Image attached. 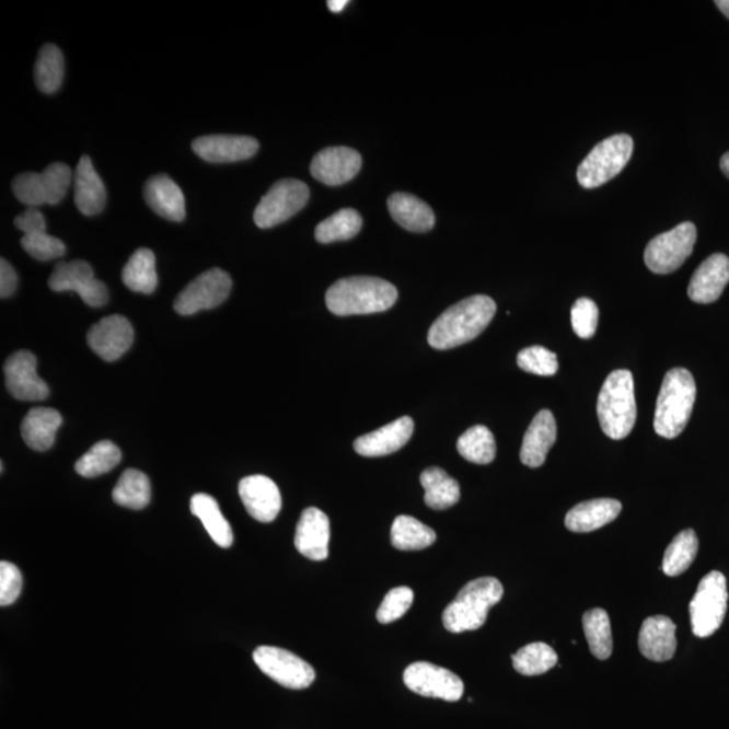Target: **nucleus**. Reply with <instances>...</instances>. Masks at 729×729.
Returning a JSON list of instances; mask_svg holds the SVG:
<instances>
[{
	"instance_id": "obj_24",
	"label": "nucleus",
	"mask_w": 729,
	"mask_h": 729,
	"mask_svg": "<svg viewBox=\"0 0 729 729\" xmlns=\"http://www.w3.org/2000/svg\"><path fill=\"white\" fill-rule=\"evenodd\" d=\"M555 441H557V424L554 415L552 410L542 409L526 428L520 450V461L529 467L542 466Z\"/></svg>"
},
{
	"instance_id": "obj_1",
	"label": "nucleus",
	"mask_w": 729,
	"mask_h": 729,
	"mask_svg": "<svg viewBox=\"0 0 729 729\" xmlns=\"http://www.w3.org/2000/svg\"><path fill=\"white\" fill-rule=\"evenodd\" d=\"M496 314L494 299L476 294L445 310L428 332L433 349L448 350L471 343L484 332Z\"/></svg>"
},
{
	"instance_id": "obj_18",
	"label": "nucleus",
	"mask_w": 729,
	"mask_h": 729,
	"mask_svg": "<svg viewBox=\"0 0 729 729\" xmlns=\"http://www.w3.org/2000/svg\"><path fill=\"white\" fill-rule=\"evenodd\" d=\"M14 224L25 233L21 240L22 247L38 262H50L66 254L63 242L46 233L45 217L38 208L28 207L15 218Z\"/></svg>"
},
{
	"instance_id": "obj_34",
	"label": "nucleus",
	"mask_w": 729,
	"mask_h": 729,
	"mask_svg": "<svg viewBox=\"0 0 729 729\" xmlns=\"http://www.w3.org/2000/svg\"><path fill=\"white\" fill-rule=\"evenodd\" d=\"M436 541V531L407 514L397 517L392 524V545L402 552H418V549L430 547Z\"/></svg>"
},
{
	"instance_id": "obj_36",
	"label": "nucleus",
	"mask_w": 729,
	"mask_h": 729,
	"mask_svg": "<svg viewBox=\"0 0 729 729\" xmlns=\"http://www.w3.org/2000/svg\"><path fill=\"white\" fill-rule=\"evenodd\" d=\"M362 218L352 208H344L316 225L315 239L321 243L349 241L360 233Z\"/></svg>"
},
{
	"instance_id": "obj_25",
	"label": "nucleus",
	"mask_w": 729,
	"mask_h": 729,
	"mask_svg": "<svg viewBox=\"0 0 729 729\" xmlns=\"http://www.w3.org/2000/svg\"><path fill=\"white\" fill-rule=\"evenodd\" d=\"M675 624L668 616L647 617L639 633V650L653 662H667L676 650Z\"/></svg>"
},
{
	"instance_id": "obj_5",
	"label": "nucleus",
	"mask_w": 729,
	"mask_h": 729,
	"mask_svg": "<svg viewBox=\"0 0 729 729\" xmlns=\"http://www.w3.org/2000/svg\"><path fill=\"white\" fill-rule=\"evenodd\" d=\"M636 398L633 373L615 370L608 375L598 401L601 430L606 437L621 441L629 436L636 424Z\"/></svg>"
},
{
	"instance_id": "obj_48",
	"label": "nucleus",
	"mask_w": 729,
	"mask_h": 729,
	"mask_svg": "<svg viewBox=\"0 0 729 729\" xmlns=\"http://www.w3.org/2000/svg\"><path fill=\"white\" fill-rule=\"evenodd\" d=\"M347 4H349L347 0H332L327 3L329 11H333V13H340Z\"/></svg>"
},
{
	"instance_id": "obj_40",
	"label": "nucleus",
	"mask_w": 729,
	"mask_h": 729,
	"mask_svg": "<svg viewBox=\"0 0 729 729\" xmlns=\"http://www.w3.org/2000/svg\"><path fill=\"white\" fill-rule=\"evenodd\" d=\"M36 85L44 94H55L63 79V56L54 44H46L39 50L34 66Z\"/></svg>"
},
{
	"instance_id": "obj_33",
	"label": "nucleus",
	"mask_w": 729,
	"mask_h": 729,
	"mask_svg": "<svg viewBox=\"0 0 729 729\" xmlns=\"http://www.w3.org/2000/svg\"><path fill=\"white\" fill-rule=\"evenodd\" d=\"M121 281L132 292L153 293L159 282L154 253L147 247L138 248L125 265Z\"/></svg>"
},
{
	"instance_id": "obj_49",
	"label": "nucleus",
	"mask_w": 729,
	"mask_h": 729,
	"mask_svg": "<svg viewBox=\"0 0 729 729\" xmlns=\"http://www.w3.org/2000/svg\"><path fill=\"white\" fill-rule=\"evenodd\" d=\"M715 4L720 9L721 13L729 20V0H716Z\"/></svg>"
},
{
	"instance_id": "obj_35",
	"label": "nucleus",
	"mask_w": 729,
	"mask_h": 729,
	"mask_svg": "<svg viewBox=\"0 0 729 729\" xmlns=\"http://www.w3.org/2000/svg\"><path fill=\"white\" fill-rule=\"evenodd\" d=\"M152 488L147 474L127 468L113 490V500L120 507L143 509L148 507Z\"/></svg>"
},
{
	"instance_id": "obj_9",
	"label": "nucleus",
	"mask_w": 729,
	"mask_h": 729,
	"mask_svg": "<svg viewBox=\"0 0 729 729\" xmlns=\"http://www.w3.org/2000/svg\"><path fill=\"white\" fill-rule=\"evenodd\" d=\"M309 199V185L297 178H282L271 185L268 194L258 202L254 222L259 229L275 228L303 210Z\"/></svg>"
},
{
	"instance_id": "obj_20",
	"label": "nucleus",
	"mask_w": 729,
	"mask_h": 729,
	"mask_svg": "<svg viewBox=\"0 0 729 729\" xmlns=\"http://www.w3.org/2000/svg\"><path fill=\"white\" fill-rule=\"evenodd\" d=\"M258 148V141L247 136H205L193 142L194 152L213 164L252 159Z\"/></svg>"
},
{
	"instance_id": "obj_17",
	"label": "nucleus",
	"mask_w": 729,
	"mask_h": 729,
	"mask_svg": "<svg viewBox=\"0 0 729 729\" xmlns=\"http://www.w3.org/2000/svg\"><path fill=\"white\" fill-rule=\"evenodd\" d=\"M362 166L361 154L346 147L323 149L311 162V175L317 182L338 187L355 178Z\"/></svg>"
},
{
	"instance_id": "obj_16",
	"label": "nucleus",
	"mask_w": 729,
	"mask_h": 729,
	"mask_svg": "<svg viewBox=\"0 0 729 729\" xmlns=\"http://www.w3.org/2000/svg\"><path fill=\"white\" fill-rule=\"evenodd\" d=\"M89 345L104 361L119 360L135 343V329L126 317L112 315L103 317L90 328Z\"/></svg>"
},
{
	"instance_id": "obj_23",
	"label": "nucleus",
	"mask_w": 729,
	"mask_h": 729,
	"mask_svg": "<svg viewBox=\"0 0 729 729\" xmlns=\"http://www.w3.org/2000/svg\"><path fill=\"white\" fill-rule=\"evenodd\" d=\"M414 428V420L409 416H403L379 430L356 439L355 449L363 456H383L396 453L408 443Z\"/></svg>"
},
{
	"instance_id": "obj_42",
	"label": "nucleus",
	"mask_w": 729,
	"mask_h": 729,
	"mask_svg": "<svg viewBox=\"0 0 729 729\" xmlns=\"http://www.w3.org/2000/svg\"><path fill=\"white\" fill-rule=\"evenodd\" d=\"M514 670L518 673L532 676L547 673L558 663L557 652L554 651L552 646L546 644H531L526 645L514 653L512 657Z\"/></svg>"
},
{
	"instance_id": "obj_50",
	"label": "nucleus",
	"mask_w": 729,
	"mask_h": 729,
	"mask_svg": "<svg viewBox=\"0 0 729 729\" xmlns=\"http://www.w3.org/2000/svg\"><path fill=\"white\" fill-rule=\"evenodd\" d=\"M721 172L729 178V152L722 155L720 160Z\"/></svg>"
},
{
	"instance_id": "obj_8",
	"label": "nucleus",
	"mask_w": 729,
	"mask_h": 729,
	"mask_svg": "<svg viewBox=\"0 0 729 729\" xmlns=\"http://www.w3.org/2000/svg\"><path fill=\"white\" fill-rule=\"evenodd\" d=\"M72 183V171L62 162H55L45 167L43 173H22L14 178L15 198L28 207L57 205L63 198Z\"/></svg>"
},
{
	"instance_id": "obj_6",
	"label": "nucleus",
	"mask_w": 729,
	"mask_h": 729,
	"mask_svg": "<svg viewBox=\"0 0 729 729\" xmlns=\"http://www.w3.org/2000/svg\"><path fill=\"white\" fill-rule=\"evenodd\" d=\"M633 152L634 140L628 135L606 138L578 166V183L582 188L593 189L612 181L626 167Z\"/></svg>"
},
{
	"instance_id": "obj_37",
	"label": "nucleus",
	"mask_w": 729,
	"mask_h": 729,
	"mask_svg": "<svg viewBox=\"0 0 729 729\" xmlns=\"http://www.w3.org/2000/svg\"><path fill=\"white\" fill-rule=\"evenodd\" d=\"M698 553V537L693 530H685L680 532L670 543L664 553L662 569L664 575L669 577L681 576L688 567L692 566L693 560L696 559Z\"/></svg>"
},
{
	"instance_id": "obj_43",
	"label": "nucleus",
	"mask_w": 729,
	"mask_h": 729,
	"mask_svg": "<svg viewBox=\"0 0 729 729\" xmlns=\"http://www.w3.org/2000/svg\"><path fill=\"white\" fill-rule=\"evenodd\" d=\"M518 364L524 372L536 375H554L559 368L555 352L543 346H531L520 351Z\"/></svg>"
},
{
	"instance_id": "obj_19",
	"label": "nucleus",
	"mask_w": 729,
	"mask_h": 729,
	"mask_svg": "<svg viewBox=\"0 0 729 729\" xmlns=\"http://www.w3.org/2000/svg\"><path fill=\"white\" fill-rule=\"evenodd\" d=\"M240 497L246 511L262 523H270L281 511L279 486L269 477L256 474L241 479Z\"/></svg>"
},
{
	"instance_id": "obj_29",
	"label": "nucleus",
	"mask_w": 729,
	"mask_h": 729,
	"mask_svg": "<svg viewBox=\"0 0 729 729\" xmlns=\"http://www.w3.org/2000/svg\"><path fill=\"white\" fill-rule=\"evenodd\" d=\"M62 425V416L54 408H33L22 421L23 441L36 451H46L55 444L56 433Z\"/></svg>"
},
{
	"instance_id": "obj_4",
	"label": "nucleus",
	"mask_w": 729,
	"mask_h": 729,
	"mask_svg": "<svg viewBox=\"0 0 729 729\" xmlns=\"http://www.w3.org/2000/svg\"><path fill=\"white\" fill-rule=\"evenodd\" d=\"M505 588L494 577L477 578L467 582L456 598L445 608L442 622L451 634L482 628L491 606L502 599Z\"/></svg>"
},
{
	"instance_id": "obj_44",
	"label": "nucleus",
	"mask_w": 729,
	"mask_h": 729,
	"mask_svg": "<svg viewBox=\"0 0 729 729\" xmlns=\"http://www.w3.org/2000/svg\"><path fill=\"white\" fill-rule=\"evenodd\" d=\"M414 603L413 589L398 587L390 590L385 595L383 603L378 610V621L381 624H390L398 621L408 612Z\"/></svg>"
},
{
	"instance_id": "obj_38",
	"label": "nucleus",
	"mask_w": 729,
	"mask_h": 729,
	"mask_svg": "<svg viewBox=\"0 0 729 729\" xmlns=\"http://www.w3.org/2000/svg\"><path fill=\"white\" fill-rule=\"evenodd\" d=\"M582 624L590 652L600 661H605L612 656L613 651L610 616L604 610L595 608V610H590L583 615Z\"/></svg>"
},
{
	"instance_id": "obj_30",
	"label": "nucleus",
	"mask_w": 729,
	"mask_h": 729,
	"mask_svg": "<svg viewBox=\"0 0 729 729\" xmlns=\"http://www.w3.org/2000/svg\"><path fill=\"white\" fill-rule=\"evenodd\" d=\"M387 208L396 223L413 233H426L436 224V216L426 201L410 194L397 193L387 199Z\"/></svg>"
},
{
	"instance_id": "obj_13",
	"label": "nucleus",
	"mask_w": 729,
	"mask_h": 729,
	"mask_svg": "<svg viewBox=\"0 0 729 729\" xmlns=\"http://www.w3.org/2000/svg\"><path fill=\"white\" fill-rule=\"evenodd\" d=\"M404 684L419 696L460 702L464 696V682L459 675L437 664L415 662L404 671Z\"/></svg>"
},
{
	"instance_id": "obj_10",
	"label": "nucleus",
	"mask_w": 729,
	"mask_h": 729,
	"mask_svg": "<svg viewBox=\"0 0 729 729\" xmlns=\"http://www.w3.org/2000/svg\"><path fill=\"white\" fill-rule=\"evenodd\" d=\"M697 240V229L684 222L673 230L656 236L645 251L647 268L657 275L673 274L691 256Z\"/></svg>"
},
{
	"instance_id": "obj_26",
	"label": "nucleus",
	"mask_w": 729,
	"mask_h": 729,
	"mask_svg": "<svg viewBox=\"0 0 729 729\" xmlns=\"http://www.w3.org/2000/svg\"><path fill=\"white\" fill-rule=\"evenodd\" d=\"M143 198L158 216L172 222L185 218V198L181 187L166 175L149 178L143 188Z\"/></svg>"
},
{
	"instance_id": "obj_31",
	"label": "nucleus",
	"mask_w": 729,
	"mask_h": 729,
	"mask_svg": "<svg viewBox=\"0 0 729 729\" xmlns=\"http://www.w3.org/2000/svg\"><path fill=\"white\" fill-rule=\"evenodd\" d=\"M190 512L200 519L202 525L219 547L229 548L233 546L234 534L230 523L223 517L218 502L212 496L196 494L190 499Z\"/></svg>"
},
{
	"instance_id": "obj_46",
	"label": "nucleus",
	"mask_w": 729,
	"mask_h": 729,
	"mask_svg": "<svg viewBox=\"0 0 729 729\" xmlns=\"http://www.w3.org/2000/svg\"><path fill=\"white\" fill-rule=\"evenodd\" d=\"M23 578L19 567L2 560L0 563V605L9 606L20 599Z\"/></svg>"
},
{
	"instance_id": "obj_3",
	"label": "nucleus",
	"mask_w": 729,
	"mask_h": 729,
	"mask_svg": "<svg viewBox=\"0 0 729 729\" xmlns=\"http://www.w3.org/2000/svg\"><path fill=\"white\" fill-rule=\"evenodd\" d=\"M696 381L688 370L674 368L664 375L659 391L653 430L667 439H674L685 430L696 402Z\"/></svg>"
},
{
	"instance_id": "obj_2",
	"label": "nucleus",
	"mask_w": 729,
	"mask_h": 729,
	"mask_svg": "<svg viewBox=\"0 0 729 729\" xmlns=\"http://www.w3.org/2000/svg\"><path fill=\"white\" fill-rule=\"evenodd\" d=\"M397 297V289L391 282L379 277L355 276L333 284L326 293V304L334 315H368L390 310Z\"/></svg>"
},
{
	"instance_id": "obj_32",
	"label": "nucleus",
	"mask_w": 729,
	"mask_h": 729,
	"mask_svg": "<svg viewBox=\"0 0 729 729\" xmlns=\"http://www.w3.org/2000/svg\"><path fill=\"white\" fill-rule=\"evenodd\" d=\"M420 484L426 490V505L436 511L453 507L461 499L460 484L441 467L426 468L421 473Z\"/></svg>"
},
{
	"instance_id": "obj_28",
	"label": "nucleus",
	"mask_w": 729,
	"mask_h": 729,
	"mask_svg": "<svg viewBox=\"0 0 729 729\" xmlns=\"http://www.w3.org/2000/svg\"><path fill=\"white\" fill-rule=\"evenodd\" d=\"M622 512V502L613 499L583 501L566 514L565 525L572 532H592L610 524Z\"/></svg>"
},
{
	"instance_id": "obj_39",
	"label": "nucleus",
	"mask_w": 729,
	"mask_h": 729,
	"mask_svg": "<svg viewBox=\"0 0 729 729\" xmlns=\"http://www.w3.org/2000/svg\"><path fill=\"white\" fill-rule=\"evenodd\" d=\"M456 450L472 464L488 465L496 456L494 433L485 426H474L461 436Z\"/></svg>"
},
{
	"instance_id": "obj_11",
	"label": "nucleus",
	"mask_w": 729,
	"mask_h": 729,
	"mask_svg": "<svg viewBox=\"0 0 729 729\" xmlns=\"http://www.w3.org/2000/svg\"><path fill=\"white\" fill-rule=\"evenodd\" d=\"M253 659L264 674L284 687L302 691L315 681V670L311 664L284 648L259 646L253 652Z\"/></svg>"
},
{
	"instance_id": "obj_22",
	"label": "nucleus",
	"mask_w": 729,
	"mask_h": 729,
	"mask_svg": "<svg viewBox=\"0 0 729 729\" xmlns=\"http://www.w3.org/2000/svg\"><path fill=\"white\" fill-rule=\"evenodd\" d=\"M329 520L315 507L306 508L300 517L294 546L305 558L324 560L328 557Z\"/></svg>"
},
{
	"instance_id": "obj_7",
	"label": "nucleus",
	"mask_w": 729,
	"mask_h": 729,
	"mask_svg": "<svg viewBox=\"0 0 729 729\" xmlns=\"http://www.w3.org/2000/svg\"><path fill=\"white\" fill-rule=\"evenodd\" d=\"M728 603L727 580L720 571H710L698 583L688 605L693 634L708 638L725 622Z\"/></svg>"
},
{
	"instance_id": "obj_45",
	"label": "nucleus",
	"mask_w": 729,
	"mask_h": 729,
	"mask_svg": "<svg viewBox=\"0 0 729 729\" xmlns=\"http://www.w3.org/2000/svg\"><path fill=\"white\" fill-rule=\"evenodd\" d=\"M599 323L598 304L588 298L578 299L571 309V326L578 337L592 338Z\"/></svg>"
},
{
	"instance_id": "obj_12",
	"label": "nucleus",
	"mask_w": 729,
	"mask_h": 729,
	"mask_svg": "<svg viewBox=\"0 0 729 729\" xmlns=\"http://www.w3.org/2000/svg\"><path fill=\"white\" fill-rule=\"evenodd\" d=\"M233 281L228 271L213 268L196 277L176 298L177 314L188 316L202 310L216 309L229 298Z\"/></svg>"
},
{
	"instance_id": "obj_14",
	"label": "nucleus",
	"mask_w": 729,
	"mask_h": 729,
	"mask_svg": "<svg viewBox=\"0 0 729 729\" xmlns=\"http://www.w3.org/2000/svg\"><path fill=\"white\" fill-rule=\"evenodd\" d=\"M49 288L55 292H77L86 305L94 309L108 302L106 286L95 279L92 266L81 259L57 264L49 279Z\"/></svg>"
},
{
	"instance_id": "obj_21",
	"label": "nucleus",
	"mask_w": 729,
	"mask_h": 729,
	"mask_svg": "<svg viewBox=\"0 0 729 729\" xmlns=\"http://www.w3.org/2000/svg\"><path fill=\"white\" fill-rule=\"evenodd\" d=\"M729 282V258L716 253L698 266L688 282L687 294L693 302L709 304L716 302Z\"/></svg>"
},
{
	"instance_id": "obj_27",
	"label": "nucleus",
	"mask_w": 729,
	"mask_h": 729,
	"mask_svg": "<svg viewBox=\"0 0 729 729\" xmlns=\"http://www.w3.org/2000/svg\"><path fill=\"white\" fill-rule=\"evenodd\" d=\"M74 205L86 217L96 216L106 206V187L89 155L80 159L73 176Z\"/></svg>"
},
{
	"instance_id": "obj_15",
	"label": "nucleus",
	"mask_w": 729,
	"mask_h": 729,
	"mask_svg": "<svg viewBox=\"0 0 729 729\" xmlns=\"http://www.w3.org/2000/svg\"><path fill=\"white\" fill-rule=\"evenodd\" d=\"M5 386L10 395L23 402H40L49 396V386L37 373V358L33 352H14L4 363Z\"/></svg>"
},
{
	"instance_id": "obj_41",
	"label": "nucleus",
	"mask_w": 729,
	"mask_h": 729,
	"mask_svg": "<svg viewBox=\"0 0 729 729\" xmlns=\"http://www.w3.org/2000/svg\"><path fill=\"white\" fill-rule=\"evenodd\" d=\"M121 453L117 444L112 441H101L92 445L74 465L81 477H100L113 471L119 464Z\"/></svg>"
},
{
	"instance_id": "obj_47",
	"label": "nucleus",
	"mask_w": 729,
	"mask_h": 729,
	"mask_svg": "<svg viewBox=\"0 0 729 729\" xmlns=\"http://www.w3.org/2000/svg\"><path fill=\"white\" fill-rule=\"evenodd\" d=\"M19 277H16L13 266L4 258L0 259V297L8 299L13 297Z\"/></svg>"
}]
</instances>
